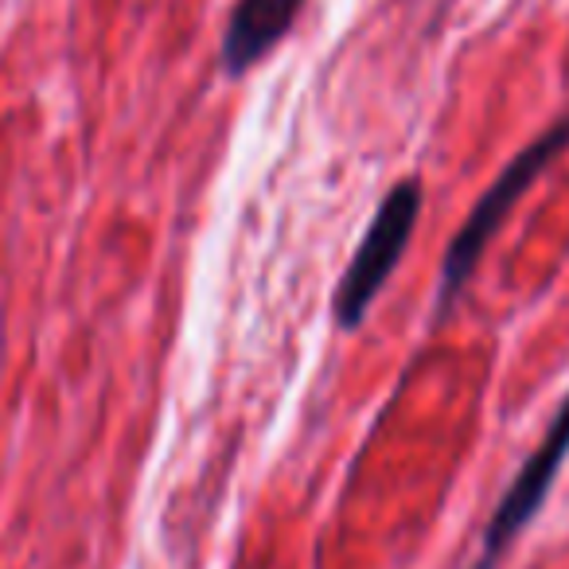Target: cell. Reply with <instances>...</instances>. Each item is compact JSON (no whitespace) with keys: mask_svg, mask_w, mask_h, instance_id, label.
I'll return each instance as SVG.
<instances>
[{"mask_svg":"<svg viewBox=\"0 0 569 569\" xmlns=\"http://www.w3.org/2000/svg\"><path fill=\"white\" fill-rule=\"evenodd\" d=\"M566 149H569V113L553 121L546 133H538L522 152H515V160L496 176V183L476 199L472 214H468L465 227L457 230V238H452L449 250H445L441 281H437V309L445 312L457 301V293L472 281L483 250H488V242L496 238V230L503 227L507 214L515 211V203L527 196L530 183H535Z\"/></svg>","mask_w":569,"mask_h":569,"instance_id":"6da1fadb","label":"cell"},{"mask_svg":"<svg viewBox=\"0 0 569 569\" xmlns=\"http://www.w3.org/2000/svg\"><path fill=\"white\" fill-rule=\"evenodd\" d=\"M421 214V183L402 180L387 191V199L375 211L367 234L359 238V250L351 253L348 269H343L340 284L332 297V317L343 332H356L371 312L375 297L387 289V281L395 277L398 261H402L406 246L413 238Z\"/></svg>","mask_w":569,"mask_h":569,"instance_id":"7a4b0ae2","label":"cell"},{"mask_svg":"<svg viewBox=\"0 0 569 569\" xmlns=\"http://www.w3.org/2000/svg\"><path fill=\"white\" fill-rule=\"evenodd\" d=\"M569 457V395L558 406L550 429L542 433L538 449L527 457V465L519 468V476L511 480V488L503 491V499L491 511L488 527H483V542H480V558L472 569H496L499 558L507 553V546L530 527L538 511H542L546 496H550L553 480H558L561 465Z\"/></svg>","mask_w":569,"mask_h":569,"instance_id":"3957f363","label":"cell"},{"mask_svg":"<svg viewBox=\"0 0 569 569\" xmlns=\"http://www.w3.org/2000/svg\"><path fill=\"white\" fill-rule=\"evenodd\" d=\"M305 0H238L230 9L227 32L219 43V59L230 74H242L258 67L277 43L289 36V28L301 17Z\"/></svg>","mask_w":569,"mask_h":569,"instance_id":"277c9868","label":"cell"}]
</instances>
